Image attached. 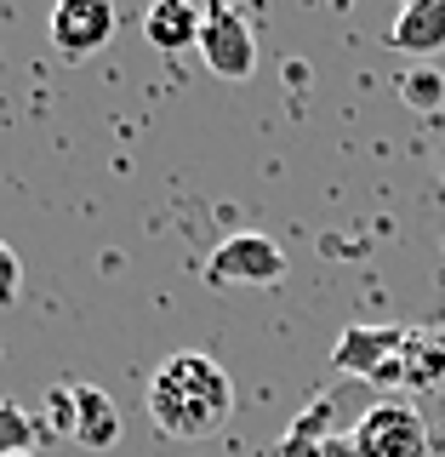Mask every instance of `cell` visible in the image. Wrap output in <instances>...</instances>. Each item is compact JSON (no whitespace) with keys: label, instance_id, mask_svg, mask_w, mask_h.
Returning <instances> with one entry per match:
<instances>
[{"label":"cell","instance_id":"8fae6325","mask_svg":"<svg viewBox=\"0 0 445 457\" xmlns=\"http://www.w3.org/2000/svg\"><path fill=\"white\" fill-rule=\"evenodd\" d=\"M406 104L411 109H440L445 104V80L434 75V69H411L406 75Z\"/></svg>","mask_w":445,"mask_h":457},{"label":"cell","instance_id":"7c38bea8","mask_svg":"<svg viewBox=\"0 0 445 457\" xmlns=\"http://www.w3.org/2000/svg\"><path fill=\"white\" fill-rule=\"evenodd\" d=\"M18 292H23V263H18V252L0 240V303H18Z\"/></svg>","mask_w":445,"mask_h":457},{"label":"cell","instance_id":"4fadbf2b","mask_svg":"<svg viewBox=\"0 0 445 457\" xmlns=\"http://www.w3.org/2000/svg\"><path fill=\"white\" fill-rule=\"evenodd\" d=\"M23 457H29V452H23Z\"/></svg>","mask_w":445,"mask_h":457},{"label":"cell","instance_id":"ba28073f","mask_svg":"<svg viewBox=\"0 0 445 457\" xmlns=\"http://www.w3.org/2000/svg\"><path fill=\"white\" fill-rule=\"evenodd\" d=\"M400 343H406V332H371V326H349V332L337 337V354L332 361L342 366V371H360V378H389V361H383V354H394Z\"/></svg>","mask_w":445,"mask_h":457},{"label":"cell","instance_id":"9c48e42d","mask_svg":"<svg viewBox=\"0 0 445 457\" xmlns=\"http://www.w3.org/2000/svg\"><path fill=\"white\" fill-rule=\"evenodd\" d=\"M69 395H75V440L86 452H109L120 440V406L92 383H75Z\"/></svg>","mask_w":445,"mask_h":457},{"label":"cell","instance_id":"277c9868","mask_svg":"<svg viewBox=\"0 0 445 457\" xmlns=\"http://www.w3.org/2000/svg\"><path fill=\"white\" fill-rule=\"evenodd\" d=\"M194 52H200V63H206L218 80H246L257 69V35H251V23L240 18L235 6H211L206 12Z\"/></svg>","mask_w":445,"mask_h":457},{"label":"cell","instance_id":"3957f363","mask_svg":"<svg viewBox=\"0 0 445 457\" xmlns=\"http://www.w3.org/2000/svg\"><path fill=\"white\" fill-rule=\"evenodd\" d=\"M292 269H285V252L257 228H240L228 235L218 252L206 257V280L211 286H280Z\"/></svg>","mask_w":445,"mask_h":457},{"label":"cell","instance_id":"6da1fadb","mask_svg":"<svg viewBox=\"0 0 445 457\" xmlns=\"http://www.w3.org/2000/svg\"><path fill=\"white\" fill-rule=\"evenodd\" d=\"M235 411V383L211 354H166L149 378V418L171 440H206Z\"/></svg>","mask_w":445,"mask_h":457},{"label":"cell","instance_id":"52a82bcc","mask_svg":"<svg viewBox=\"0 0 445 457\" xmlns=\"http://www.w3.org/2000/svg\"><path fill=\"white\" fill-rule=\"evenodd\" d=\"M200 23H206V12H194L189 0H154L143 12V40L154 52H189L200 46Z\"/></svg>","mask_w":445,"mask_h":457},{"label":"cell","instance_id":"30bf717a","mask_svg":"<svg viewBox=\"0 0 445 457\" xmlns=\"http://www.w3.org/2000/svg\"><path fill=\"white\" fill-rule=\"evenodd\" d=\"M35 446V418L12 400H0V457H23Z\"/></svg>","mask_w":445,"mask_h":457},{"label":"cell","instance_id":"7a4b0ae2","mask_svg":"<svg viewBox=\"0 0 445 457\" xmlns=\"http://www.w3.org/2000/svg\"><path fill=\"white\" fill-rule=\"evenodd\" d=\"M342 440L349 457H428V423L406 400H377Z\"/></svg>","mask_w":445,"mask_h":457},{"label":"cell","instance_id":"5b68a950","mask_svg":"<svg viewBox=\"0 0 445 457\" xmlns=\"http://www.w3.org/2000/svg\"><path fill=\"white\" fill-rule=\"evenodd\" d=\"M46 29H52L57 57L80 63V57H97L114 40V6L109 0H57Z\"/></svg>","mask_w":445,"mask_h":457},{"label":"cell","instance_id":"8992f818","mask_svg":"<svg viewBox=\"0 0 445 457\" xmlns=\"http://www.w3.org/2000/svg\"><path fill=\"white\" fill-rule=\"evenodd\" d=\"M389 46L406 57H440L445 52V6L440 0H411L389 18Z\"/></svg>","mask_w":445,"mask_h":457}]
</instances>
